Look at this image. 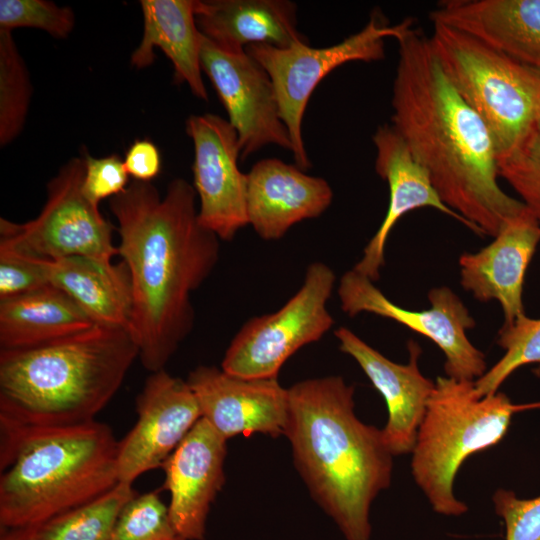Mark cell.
<instances>
[{
    "instance_id": "277c9868",
    "label": "cell",
    "mask_w": 540,
    "mask_h": 540,
    "mask_svg": "<svg viewBox=\"0 0 540 540\" xmlns=\"http://www.w3.org/2000/svg\"><path fill=\"white\" fill-rule=\"evenodd\" d=\"M136 359L130 331L102 325L39 346L0 349V420L34 427L93 421Z\"/></svg>"
},
{
    "instance_id": "7402d4cb",
    "label": "cell",
    "mask_w": 540,
    "mask_h": 540,
    "mask_svg": "<svg viewBox=\"0 0 540 540\" xmlns=\"http://www.w3.org/2000/svg\"><path fill=\"white\" fill-rule=\"evenodd\" d=\"M195 19L207 39L230 52H244L251 44L308 43L297 29V6L289 0H196Z\"/></svg>"
},
{
    "instance_id": "603a6c76",
    "label": "cell",
    "mask_w": 540,
    "mask_h": 540,
    "mask_svg": "<svg viewBox=\"0 0 540 540\" xmlns=\"http://www.w3.org/2000/svg\"><path fill=\"white\" fill-rule=\"evenodd\" d=\"M140 7L144 30L131 54V65L149 67L156 58L154 49L159 48L173 65L175 83H186L194 96L208 101L200 63L203 34L196 24V0H141Z\"/></svg>"
},
{
    "instance_id": "4dcf8cb0",
    "label": "cell",
    "mask_w": 540,
    "mask_h": 540,
    "mask_svg": "<svg viewBox=\"0 0 540 540\" xmlns=\"http://www.w3.org/2000/svg\"><path fill=\"white\" fill-rule=\"evenodd\" d=\"M69 6L47 0H0V30L36 28L54 38H67L75 26Z\"/></svg>"
},
{
    "instance_id": "9a60e30c",
    "label": "cell",
    "mask_w": 540,
    "mask_h": 540,
    "mask_svg": "<svg viewBox=\"0 0 540 540\" xmlns=\"http://www.w3.org/2000/svg\"><path fill=\"white\" fill-rule=\"evenodd\" d=\"M204 418L225 439L236 435L284 436L288 389L278 378H245L200 365L187 379Z\"/></svg>"
},
{
    "instance_id": "52a82bcc",
    "label": "cell",
    "mask_w": 540,
    "mask_h": 540,
    "mask_svg": "<svg viewBox=\"0 0 540 540\" xmlns=\"http://www.w3.org/2000/svg\"><path fill=\"white\" fill-rule=\"evenodd\" d=\"M429 42L451 85L487 127L497 159L509 154L535 128L540 72L441 23H433Z\"/></svg>"
},
{
    "instance_id": "d6986e66",
    "label": "cell",
    "mask_w": 540,
    "mask_h": 540,
    "mask_svg": "<svg viewBox=\"0 0 540 540\" xmlns=\"http://www.w3.org/2000/svg\"><path fill=\"white\" fill-rule=\"evenodd\" d=\"M372 140L376 148L375 170L388 184L389 204L381 225L353 269L374 282L380 277L386 242L393 227L405 214L415 209L434 208L476 234L477 231L442 201L428 171L414 158L391 124L380 125Z\"/></svg>"
},
{
    "instance_id": "4316f807",
    "label": "cell",
    "mask_w": 540,
    "mask_h": 540,
    "mask_svg": "<svg viewBox=\"0 0 540 540\" xmlns=\"http://www.w3.org/2000/svg\"><path fill=\"white\" fill-rule=\"evenodd\" d=\"M28 68L12 31L0 30V145L4 147L22 132L32 96Z\"/></svg>"
},
{
    "instance_id": "8d00e7d4",
    "label": "cell",
    "mask_w": 540,
    "mask_h": 540,
    "mask_svg": "<svg viewBox=\"0 0 540 540\" xmlns=\"http://www.w3.org/2000/svg\"><path fill=\"white\" fill-rule=\"evenodd\" d=\"M535 128L540 133V113H539V115L537 117Z\"/></svg>"
},
{
    "instance_id": "4fadbf2b",
    "label": "cell",
    "mask_w": 540,
    "mask_h": 540,
    "mask_svg": "<svg viewBox=\"0 0 540 540\" xmlns=\"http://www.w3.org/2000/svg\"><path fill=\"white\" fill-rule=\"evenodd\" d=\"M186 133L194 146L199 222L220 240L230 241L249 224L247 173L239 169L237 133L228 120L211 113L189 116Z\"/></svg>"
},
{
    "instance_id": "8fae6325",
    "label": "cell",
    "mask_w": 540,
    "mask_h": 540,
    "mask_svg": "<svg viewBox=\"0 0 540 540\" xmlns=\"http://www.w3.org/2000/svg\"><path fill=\"white\" fill-rule=\"evenodd\" d=\"M337 293L341 309L348 316L372 313L392 319L433 341L445 356L447 377L475 381L487 371L484 354L466 335L467 330L475 327V320L450 288L431 289L428 309L409 310L393 303L372 280L351 269L342 275Z\"/></svg>"
},
{
    "instance_id": "83f0119b",
    "label": "cell",
    "mask_w": 540,
    "mask_h": 540,
    "mask_svg": "<svg viewBox=\"0 0 540 540\" xmlns=\"http://www.w3.org/2000/svg\"><path fill=\"white\" fill-rule=\"evenodd\" d=\"M498 335L497 343L505 353L474 381L475 393L479 397L497 393L516 369L531 363L540 364V319L523 314L511 326L502 327Z\"/></svg>"
},
{
    "instance_id": "e575fe53",
    "label": "cell",
    "mask_w": 540,
    "mask_h": 540,
    "mask_svg": "<svg viewBox=\"0 0 540 540\" xmlns=\"http://www.w3.org/2000/svg\"><path fill=\"white\" fill-rule=\"evenodd\" d=\"M161 154L149 139H137L128 148L124 165L133 180L151 182L161 171Z\"/></svg>"
},
{
    "instance_id": "6da1fadb",
    "label": "cell",
    "mask_w": 540,
    "mask_h": 540,
    "mask_svg": "<svg viewBox=\"0 0 540 540\" xmlns=\"http://www.w3.org/2000/svg\"><path fill=\"white\" fill-rule=\"evenodd\" d=\"M196 196L193 185L176 178L163 197L151 182L132 180L109 199L118 223V256L132 281L129 331L149 373L165 369L191 332V294L219 260L220 239L200 224Z\"/></svg>"
},
{
    "instance_id": "2e32d148",
    "label": "cell",
    "mask_w": 540,
    "mask_h": 540,
    "mask_svg": "<svg viewBox=\"0 0 540 540\" xmlns=\"http://www.w3.org/2000/svg\"><path fill=\"white\" fill-rule=\"evenodd\" d=\"M227 441L200 418L161 466L169 515L185 540H205L211 506L225 483Z\"/></svg>"
},
{
    "instance_id": "5bb4252c",
    "label": "cell",
    "mask_w": 540,
    "mask_h": 540,
    "mask_svg": "<svg viewBox=\"0 0 540 540\" xmlns=\"http://www.w3.org/2000/svg\"><path fill=\"white\" fill-rule=\"evenodd\" d=\"M137 420L118 442V482L133 485L142 474L161 468L202 417L186 380L165 369L152 372L136 398Z\"/></svg>"
},
{
    "instance_id": "30bf717a",
    "label": "cell",
    "mask_w": 540,
    "mask_h": 540,
    "mask_svg": "<svg viewBox=\"0 0 540 540\" xmlns=\"http://www.w3.org/2000/svg\"><path fill=\"white\" fill-rule=\"evenodd\" d=\"M336 281L325 263H311L300 289L274 313L249 319L231 340L221 368L245 378H278L284 363L334 324L327 302Z\"/></svg>"
},
{
    "instance_id": "ba28073f",
    "label": "cell",
    "mask_w": 540,
    "mask_h": 540,
    "mask_svg": "<svg viewBox=\"0 0 540 540\" xmlns=\"http://www.w3.org/2000/svg\"><path fill=\"white\" fill-rule=\"evenodd\" d=\"M412 25L414 20L410 18L391 25L381 12L374 11L360 31L332 46L313 48L308 43H297L279 48L260 43L245 48L270 76L296 166L304 171L311 167L302 123L309 99L321 80L345 63L384 59L385 40H397Z\"/></svg>"
},
{
    "instance_id": "7c38bea8",
    "label": "cell",
    "mask_w": 540,
    "mask_h": 540,
    "mask_svg": "<svg viewBox=\"0 0 540 540\" xmlns=\"http://www.w3.org/2000/svg\"><path fill=\"white\" fill-rule=\"evenodd\" d=\"M200 63L237 133L242 161L270 144L292 151L273 83L254 58L224 50L203 35Z\"/></svg>"
},
{
    "instance_id": "ac0fdd59",
    "label": "cell",
    "mask_w": 540,
    "mask_h": 540,
    "mask_svg": "<svg viewBox=\"0 0 540 540\" xmlns=\"http://www.w3.org/2000/svg\"><path fill=\"white\" fill-rule=\"evenodd\" d=\"M493 238L479 251L460 255V283L477 301H497L502 327H509L524 314V278L540 242V223L526 207Z\"/></svg>"
},
{
    "instance_id": "f1b7e54d",
    "label": "cell",
    "mask_w": 540,
    "mask_h": 540,
    "mask_svg": "<svg viewBox=\"0 0 540 540\" xmlns=\"http://www.w3.org/2000/svg\"><path fill=\"white\" fill-rule=\"evenodd\" d=\"M110 540H185L157 492L136 494L121 510Z\"/></svg>"
},
{
    "instance_id": "d4e9b609",
    "label": "cell",
    "mask_w": 540,
    "mask_h": 540,
    "mask_svg": "<svg viewBox=\"0 0 540 540\" xmlns=\"http://www.w3.org/2000/svg\"><path fill=\"white\" fill-rule=\"evenodd\" d=\"M94 325L67 294L51 284L0 301V349L39 346Z\"/></svg>"
},
{
    "instance_id": "3957f363",
    "label": "cell",
    "mask_w": 540,
    "mask_h": 540,
    "mask_svg": "<svg viewBox=\"0 0 540 540\" xmlns=\"http://www.w3.org/2000/svg\"><path fill=\"white\" fill-rule=\"evenodd\" d=\"M288 389L284 436L311 498L346 540H370V508L392 480L393 455L381 429L355 414L354 387L339 375Z\"/></svg>"
},
{
    "instance_id": "9c48e42d",
    "label": "cell",
    "mask_w": 540,
    "mask_h": 540,
    "mask_svg": "<svg viewBox=\"0 0 540 540\" xmlns=\"http://www.w3.org/2000/svg\"><path fill=\"white\" fill-rule=\"evenodd\" d=\"M84 159L72 157L47 183V199L32 220L0 218V247L43 259L88 257L111 262L118 255L114 226L83 192Z\"/></svg>"
},
{
    "instance_id": "7a4b0ae2",
    "label": "cell",
    "mask_w": 540,
    "mask_h": 540,
    "mask_svg": "<svg viewBox=\"0 0 540 540\" xmlns=\"http://www.w3.org/2000/svg\"><path fill=\"white\" fill-rule=\"evenodd\" d=\"M396 41L391 125L428 171L442 201L478 235L495 237L526 206L498 183L487 127L445 76L429 36L412 25Z\"/></svg>"
},
{
    "instance_id": "8992f818",
    "label": "cell",
    "mask_w": 540,
    "mask_h": 540,
    "mask_svg": "<svg viewBox=\"0 0 540 540\" xmlns=\"http://www.w3.org/2000/svg\"><path fill=\"white\" fill-rule=\"evenodd\" d=\"M519 409L504 393L477 396L474 381L437 377L411 452L413 479L436 513L467 511L453 490L460 466L499 443Z\"/></svg>"
},
{
    "instance_id": "1f68e13d",
    "label": "cell",
    "mask_w": 540,
    "mask_h": 540,
    "mask_svg": "<svg viewBox=\"0 0 540 540\" xmlns=\"http://www.w3.org/2000/svg\"><path fill=\"white\" fill-rule=\"evenodd\" d=\"M49 284L45 260L0 247V301Z\"/></svg>"
},
{
    "instance_id": "d590c367",
    "label": "cell",
    "mask_w": 540,
    "mask_h": 540,
    "mask_svg": "<svg viewBox=\"0 0 540 540\" xmlns=\"http://www.w3.org/2000/svg\"><path fill=\"white\" fill-rule=\"evenodd\" d=\"M0 540H33L31 529L1 530Z\"/></svg>"
},
{
    "instance_id": "5b68a950",
    "label": "cell",
    "mask_w": 540,
    "mask_h": 540,
    "mask_svg": "<svg viewBox=\"0 0 540 540\" xmlns=\"http://www.w3.org/2000/svg\"><path fill=\"white\" fill-rule=\"evenodd\" d=\"M118 442L97 420L51 427L0 420L1 530L36 527L112 489Z\"/></svg>"
},
{
    "instance_id": "44dd1931",
    "label": "cell",
    "mask_w": 540,
    "mask_h": 540,
    "mask_svg": "<svg viewBox=\"0 0 540 540\" xmlns=\"http://www.w3.org/2000/svg\"><path fill=\"white\" fill-rule=\"evenodd\" d=\"M432 23L464 31L540 72V0H448Z\"/></svg>"
},
{
    "instance_id": "ffe728a7",
    "label": "cell",
    "mask_w": 540,
    "mask_h": 540,
    "mask_svg": "<svg viewBox=\"0 0 540 540\" xmlns=\"http://www.w3.org/2000/svg\"><path fill=\"white\" fill-rule=\"evenodd\" d=\"M328 182L276 158L258 161L247 173L248 223L260 238H282L296 223L320 216L330 206Z\"/></svg>"
},
{
    "instance_id": "f546056e",
    "label": "cell",
    "mask_w": 540,
    "mask_h": 540,
    "mask_svg": "<svg viewBox=\"0 0 540 540\" xmlns=\"http://www.w3.org/2000/svg\"><path fill=\"white\" fill-rule=\"evenodd\" d=\"M498 174L540 223V133L534 128L509 154L497 159Z\"/></svg>"
},
{
    "instance_id": "e0dca14e",
    "label": "cell",
    "mask_w": 540,
    "mask_h": 540,
    "mask_svg": "<svg viewBox=\"0 0 540 540\" xmlns=\"http://www.w3.org/2000/svg\"><path fill=\"white\" fill-rule=\"evenodd\" d=\"M334 335L340 351L358 363L386 402L388 419L381 431L388 450L394 457L411 453L435 387V382L419 369L420 346L410 340L407 345L409 361L399 364L346 327H339Z\"/></svg>"
},
{
    "instance_id": "836d02e7",
    "label": "cell",
    "mask_w": 540,
    "mask_h": 540,
    "mask_svg": "<svg viewBox=\"0 0 540 540\" xmlns=\"http://www.w3.org/2000/svg\"><path fill=\"white\" fill-rule=\"evenodd\" d=\"M84 177L83 192L94 204L104 199H111L122 192L129 185V174L126 171L124 160L117 154L94 158L86 151L83 153Z\"/></svg>"
},
{
    "instance_id": "d6a6232c",
    "label": "cell",
    "mask_w": 540,
    "mask_h": 540,
    "mask_svg": "<svg viewBox=\"0 0 540 540\" xmlns=\"http://www.w3.org/2000/svg\"><path fill=\"white\" fill-rule=\"evenodd\" d=\"M492 500L505 523L506 540H540V496L521 499L513 491L498 489Z\"/></svg>"
},
{
    "instance_id": "484cf974",
    "label": "cell",
    "mask_w": 540,
    "mask_h": 540,
    "mask_svg": "<svg viewBox=\"0 0 540 540\" xmlns=\"http://www.w3.org/2000/svg\"><path fill=\"white\" fill-rule=\"evenodd\" d=\"M137 493L118 483L94 500L30 528L33 540H110L117 518Z\"/></svg>"
},
{
    "instance_id": "cb8c5ba5",
    "label": "cell",
    "mask_w": 540,
    "mask_h": 540,
    "mask_svg": "<svg viewBox=\"0 0 540 540\" xmlns=\"http://www.w3.org/2000/svg\"><path fill=\"white\" fill-rule=\"evenodd\" d=\"M49 283L67 294L96 324L130 329L133 290L124 261L88 257L45 260Z\"/></svg>"
}]
</instances>
